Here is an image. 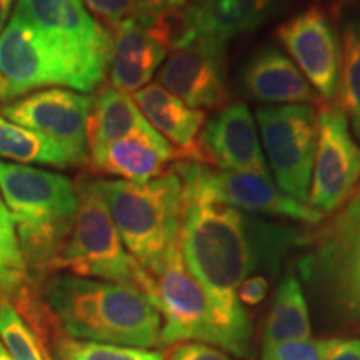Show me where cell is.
Listing matches in <instances>:
<instances>
[{
  "label": "cell",
  "mask_w": 360,
  "mask_h": 360,
  "mask_svg": "<svg viewBox=\"0 0 360 360\" xmlns=\"http://www.w3.org/2000/svg\"><path fill=\"white\" fill-rule=\"evenodd\" d=\"M172 360H232L220 349L202 342H184L174 349Z\"/></svg>",
  "instance_id": "obj_32"
},
{
  "label": "cell",
  "mask_w": 360,
  "mask_h": 360,
  "mask_svg": "<svg viewBox=\"0 0 360 360\" xmlns=\"http://www.w3.org/2000/svg\"><path fill=\"white\" fill-rule=\"evenodd\" d=\"M40 294L58 330L70 339L143 350L160 345L159 309L134 287L51 274Z\"/></svg>",
  "instance_id": "obj_2"
},
{
  "label": "cell",
  "mask_w": 360,
  "mask_h": 360,
  "mask_svg": "<svg viewBox=\"0 0 360 360\" xmlns=\"http://www.w3.org/2000/svg\"><path fill=\"white\" fill-rule=\"evenodd\" d=\"M200 164L227 172H249L270 177L262 147L245 103H227L199 135Z\"/></svg>",
  "instance_id": "obj_15"
},
{
  "label": "cell",
  "mask_w": 360,
  "mask_h": 360,
  "mask_svg": "<svg viewBox=\"0 0 360 360\" xmlns=\"http://www.w3.org/2000/svg\"><path fill=\"white\" fill-rule=\"evenodd\" d=\"M0 159L13 164H40L65 169L84 165L69 148L47 135L13 124L0 115Z\"/></svg>",
  "instance_id": "obj_24"
},
{
  "label": "cell",
  "mask_w": 360,
  "mask_h": 360,
  "mask_svg": "<svg viewBox=\"0 0 360 360\" xmlns=\"http://www.w3.org/2000/svg\"><path fill=\"white\" fill-rule=\"evenodd\" d=\"M0 77L6 102L44 87H67L64 72L30 24L17 17L0 34Z\"/></svg>",
  "instance_id": "obj_16"
},
{
  "label": "cell",
  "mask_w": 360,
  "mask_h": 360,
  "mask_svg": "<svg viewBox=\"0 0 360 360\" xmlns=\"http://www.w3.org/2000/svg\"><path fill=\"white\" fill-rule=\"evenodd\" d=\"M360 180V146L350 135L339 105H323L317 114V148L307 205L319 214H334Z\"/></svg>",
  "instance_id": "obj_10"
},
{
  "label": "cell",
  "mask_w": 360,
  "mask_h": 360,
  "mask_svg": "<svg viewBox=\"0 0 360 360\" xmlns=\"http://www.w3.org/2000/svg\"><path fill=\"white\" fill-rule=\"evenodd\" d=\"M260 137L276 186L307 204L317 148V112L307 103L260 107Z\"/></svg>",
  "instance_id": "obj_9"
},
{
  "label": "cell",
  "mask_w": 360,
  "mask_h": 360,
  "mask_svg": "<svg viewBox=\"0 0 360 360\" xmlns=\"http://www.w3.org/2000/svg\"><path fill=\"white\" fill-rule=\"evenodd\" d=\"M137 8V22L157 32H170V11L167 0H134Z\"/></svg>",
  "instance_id": "obj_31"
},
{
  "label": "cell",
  "mask_w": 360,
  "mask_h": 360,
  "mask_svg": "<svg viewBox=\"0 0 360 360\" xmlns=\"http://www.w3.org/2000/svg\"><path fill=\"white\" fill-rule=\"evenodd\" d=\"M84 6L94 19L101 20L109 30L125 24L129 20H137V8L134 0H82Z\"/></svg>",
  "instance_id": "obj_30"
},
{
  "label": "cell",
  "mask_w": 360,
  "mask_h": 360,
  "mask_svg": "<svg viewBox=\"0 0 360 360\" xmlns=\"http://www.w3.org/2000/svg\"><path fill=\"white\" fill-rule=\"evenodd\" d=\"M172 170L182 182L184 197H200L250 214L319 224L323 215L283 193L270 177L249 172L214 170L199 162H177Z\"/></svg>",
  "instance_id": "obj_8"
},
{
  "label": "cell",
  "mask_w": 360,
  "mask_h": 360,
  "mask_svg": "<svg viewBox=\"0 0 360 360\" xmlns=\"http://www.w3.org/2000/svg\"><path fill=\"white\" fill-rule=\"evenodd\" d=\"M0 340L13 360H52L49 349L6 297H0Z\"/></svg>",
  "instance_id": "obj_26"
},
{
  "label": "cell",
  "mask_w": 360,
  "mask_h": 360,
  "mask_svg": "<svg viewBox=\"0 0 360 360\" xmlns=\"http://www.w3.org/2000/svg\"><path fill=\"white\" fill-rule=\"evenodd\" d=\"M132 98L152 129L170 146L179 147V157L200 164L199 135L205 124L204 112L191 109L157 82L134 92Z\"/></svg>",
  "instance_id": "obj_21"
},
{
  "label": "cell",
  "mask_w": 360,
  "mask_h": 360,
  "mask_svg": "<svg viewBox=\"0 0 360 360\" xmlns=\"http://www.w3.org/2000/svg\"><path fill=\"white\" fill-rule=\"evenodd\" d=\"M179 157L174 148L155 129L139 130L109 143L90 154L97 172L115 175L119 180L146 184L164 174L165 165Z\"/></svg>",
  "instance_id": "obj_19"
},
{
  "label": "cell",
  "mask_w": 360,
  "mask_h": 360,
  "mask_svg": "<svg viewBox=\"0 0 360 360\" xmlns=\"http://www.w3.org/2000/svg\"><path fill=\"white\" fill-rule=\"evenodd\" d=\"M299 233L252 219L242 210L182 195L180 250L209 302L217 347L237 357L249 350L250 321L237 290L262 259L272 260Z\"/></svg>",
  "instance_id": "obj_1"
},
{
  "label": "cell",
  "mask_w": 360,
  "mask_h": 360,
  "mask_svg": "<svg viewBox=\"0 0 360 360\" xmlns=\"http://www.w3.org/2000/svg\"><path fill=\"white\" fill-rule=\"evenodd\" d=\"M340 339H309L290 342L262 352V360H327Z\"/></svg>",
  "instance_id": "obj_29"
},
{
  "label": "cell",
  "mask_w": 360,
  "mask_h": 360,
  "mask_svg": "<svg viewBox=\"0 0 360 360\" xmlns=\"http://www.w3.org/2000/svg\"><path fill=\"white\" fill-rule=\"evenodd\" d=\"M148 127L152 125L147 122L129 94L120 92L112 85L102 87L96 97H92V105H90L87 125L89 155L125 135Z\"/></svg>",
  "instance_id": "obj_22"
},
{
  "label": "cell",
  "mask_w": 360,
  "mask_h": 360,
  "mask_svg": "<svg viewBox=\"0 0 360 360\" xmlns=\"http://www.w3.org/2000/svg\"><path fill=\"white\" fill-rule=\"evenodd\" d=\"M125 249L155 278L179 245L182 219V182L174 170L146 184L97 180Z\"/></svg>",
  "instance_id": "obj_4"
},
{
  "label": "cell",
  "mask_w": 360,
  "mask_h": 360,
  "mask_svg": "<svg viewBox=\"0 0 360 360\" xmlns=\"http://www.w3.org/2000/svg\"><path fill=\"white\" fill-rule=\"evenodd\" d=\"M92 97L70 89L51 87L11 101L0 115L32 129L69 148L85 165L89 162L87 125Z\"/></svg>",
  "instance_id": "obj_14"
},
{
  "label": "cell",
  "mask_w": 360,
  "mask_h": 360,
  "mask_svg": "<svg viewBox=\"0 0 360 360\" xmlns=\"http://www.w3.org/2000/svg\"><path fill=\"white\" fill-rule=\"evenodd\" d=\"M310 335L312 326L302 285L294 274H287L278 285L272 310L265 322L262 352L282 344L309 340Z\"/></svg>",
  "instance_id": "obj_23"
},
{
  "label": "cell",
  "mask_w": 360,
  "mask_h": 360,
  "mask_svg": "<svg viewBox=\"0 0 360 360\" xmlns=\"http://www.w3.org/2000/svg\"><path fill=\"white\" fill-rule=\"evenodd\" d=\"M339 107L352 124L360 142V13L349 17L342 32V69Z\"/></svg>",
  "instance_id": "obj_25"
},
{
  "label": "cell",
  "mask_w": 360,
  "mask_h": 360,
  "mask_svg": "<svg viewBox=\"0 0 360 360\" xmlns=\"http://www.w3.org/2000/svg\"><path fill=\"white\" fill-rule=\"evenodd\" d=\"M227 45L197 37L172 47V53L159 70V82L191 109H219L227 105Z\"/></svg>",
  "instance_id": "obj_12"
},
{
  "label": "cell",
  "mask_w": 360,
  "mask_h": 360,
  "mask_svg": "<svg viewBox=\"0 0 360 360\" xmlns=\"http://www.w3.org/2000/svg\"><path fill=\"white\" fill-rule=\"evenodd\" d=\"M155 307L159 309L160 317H164L160 345L184 342L217 345V334L205 292L184 262L180 242L155 277Z\"/></svg>",
  "instance_id": "obj_11"
},
{
  "label": "cell",
  "mask_w": 360,
  "mask_h": 360,
  "mask_svg": "<svg viewBox=\"0 0 360 360\" xmlns=\"http://www.w3.org/2000/svg\"><path fill=\"white\" fill-rule=\"evenodd\" d=\"M299 267L330 315L360 327V182L310 237Z\"/></svg>",
  "instance_id": "obj_6"
},
{
  "label": "cell",
  "mask_w": 360,
  "mask_h": 360,
  "mask_svg": "<svg viewBox=\"0 0 360 360\" xmlns=\"http://www.w3.org/2000/svg\"><path fill=\"white\" fill-rule=\"evenodd\" d=\"M187 0H167V7L169 11H179V8H182L186 6Z\"/></svg>",
  "instance_id": "obj_36"
},
{
  "label": "cell",
  "mask_w": 360,
  "mask_h": 360,
  "mask_svg": "<svg viewBox=\"0 0 360 360\" xmlns=\"http://www.w3.org/2000/svg\"><path fill=\"white\" fill-rule=\"evenodd\" d=\"M269 294V281L264 276L247 277L240 283L237 290V299L240 304L245 305H257Z\"/></svg>",
  "instance_id": "obj_33"
},
{
  "label": "cell",
  "mask_w": 360,
  "mask_h": 360,
  "mask_svg": "<svg viewBox=\"0 0 360 360\" xmlns=\"http://www.w3.org/2000/svg\"><path fill=\"white\" fill-rule=\"evenodd\" d=\"M29 278L22 252L17 240L15 224L0 195V289L2 295L15 294Z\"/></svg>",
  "instance_id": "obj_28"
},
{
  "label": "cell",
  "mask_w": 360,
  "mask_h": 360,
  "mask_svg": "<svg viewBox=\"0 0 360 360\" xmlns=\"http://www.w3.org/2000/svg\"><path fill=\"white\" fill-rule=\"evenodd\" d=\"M0 193L15 224L29 277L56 272L77 215V186L65 175L0 160Z\"/></svg>",
  "instance_id": "obj_3"
},
{
  "label": "cell",
  "mask_w": 360,
  "mask_h": 360,
  "mask_svg": "<svg viewBox=\"0 0 360 360\" xmlns=\"http://www.w3.org/2000/svg\"><path fill=\"white\" fill-rule=\"evenodd\" d=\"M242 85L254 101L264 103L312 105L322 101L294 60L277 47L260 49L247 60Z\"/></svg>",
  "instance_id": "obj_20"
},
{
  "label": "cell",
  "mask_w": 360,
  "mask_h": 360,
  "mask_svg": "<svg viewBox=\"0 0 360 360\" xmlns=\"http://www.w3.org/2000/svg\"><path fill=\"white\" fill-rule=\"evenodd\" d=\"M0 297H4V295H2V289H0Z\"/></svg>",
  "instance_id": "obj_39"
},
{
  "label": "cell",
  "mask_w": 360,
  "mask_h": 360,
  "mask_svg": "<svg viewBox=\"0 0 360 360\" xmlns=\"http://www.w3.org/2000/svg\"><path fill=\"white\" fill-rule=\"evenodd\" d=\"M0 102H6V97H4V80L0 77Z\"/></svg>",
  "instance_id": "obj_38"
},
{
  "label": "cell",
  "mask_w": 360,
  "mask_h": 360,
  "mask_svg": "<svg viewBox=\"0 0 360 360\" xmlns=\"http://www.w3.org/2000/svg\"><path fill=\"white\" fill-rule=\"evenodd\" d=\"M51 357L52 360H164V355L154 350L75 340L64 334L52 342Z\"/></svg>",
  "instance_id": "obj_27"
},
{
  "label": "cell",
  "mask_w": 360,
  "mask_h": 360,
  "mask_svg": "<svg viewBox=\"0 0 360 360\" xmlns=\"http://www.w3.org/2000/svg\"><path fill=\"white\" fill-rule=\"evenodd\" d=\"M109 32L112 45L107 72L110 85L125 94L137 92L148 85L167 57V39L137 20L125 22Z\"/></svg>",
  "instance_id": "obj_18"
},
{
  "label": "cell",
  "mask_w": 360,
  "mask_h": 360,
  "mask_svg": "<svg viewBox=\"0 0 360 360\" xmlns=\"http://www.w3.org/2000/svg\"><path fill=\"white\" fill-rule=\"evenodd\" d=\"M77 215L56 270L72 276L122 283L146 294L155 305L157 287L152 278L125 249L96 179L77 184Z\"/></svg>",
  "instance_id": "obj_7"
},
{
  "label": "cell",
  "mask_w": 360,
  "mask_h": 360,
  "mask_svg": "<svg viewBox=\"0 0 360 360\" xmlns=\"http://www.w3.org/2000/svg\"><path fill=\"white\" fill-rule=\"evenodd\" d=\"M13 0H0V34H2L4 27L7 25L8 15H11Z\"/></svg>",
  "instance_id": "obj_35"
},
{
  "label": "cell",
  "mask_w": 360,
  "mask_h": 360,
  "mask_svg": "<svg viewBox=\"0 0 360 360\" xmlns=\"http://www.w3.org/2000/svg\"><path fill=\"white\" fill-rule=\"evenodd\" d=\"M285 0H191L175 11L172 47L204 37L227 45L249 34L281 8Z\"/></svg>",
  "instance_id": "obj_17"
},
{
  "label": "cell",
  "mask_w": 360,
  "mask_h": 360,
  "mask_svg": "<svg viewBox=\"0 0 360 360\" xmlns=\"http://www.w3.org/2000/svg\"><path fill=\"white\" fill-rule=\"evenodd\" d=\"M0 360H13L11 357V354H8V350L6 349V345H4L2 340H0Z\"/></svg>",
  "instance_id": "obj_37"
},
{
  "label": "cell",
  "mask_w": 360,
  "mask_h": 360,
  "mask_svg": "<svg viewBox=\"0 0 360 360\" xmlns=\"http://www.w3.org/2000/svg\"><path fill=\"white\" fill-rule=\"evenodd\" d=\"M276 37L319 97L334 101L340 82L342 44L327 12L321 7L299 12L278 27Z\"/></svg>",
  "instance_id": "obj_13"
},
{
  "label": "cell",
  "mask_w": 360,
  "mask_h": 360,
  "mask_svg": "<svg viewBox=\"0 0 360 360\" xmlns=\"http://www.w3.org/2000/svg\"><path fill=\"white\" fill-rule=\"evenodd\" d=\"M17 17L35 29L64 72L67 87L92 92L109 70L112 37L82 0H17Z\"/></svg>",
  "instance_id": "obj_5"
},
{
  "label": "cell",
  "mask_w": 360,
  "mask_h": 360,
  "mask_svg": "<svg viewBox=\"0 0 360 360\" xmlns=\"http://www.w3.org/2000/svg\"><path fill=\"white\" fill-rule=\"evenodd\" d=\"M327 360H360V339H340Z\"/></svg>",
  "instance_id": "obj_34"
}]
</instances>
